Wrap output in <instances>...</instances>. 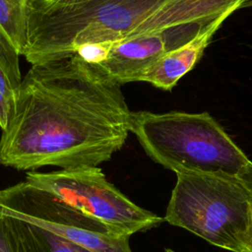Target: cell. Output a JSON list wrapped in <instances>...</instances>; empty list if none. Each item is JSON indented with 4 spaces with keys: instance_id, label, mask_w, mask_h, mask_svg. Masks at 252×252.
Returning <instances> with one entry per match:
<instances>
[{
    "instance_id": "cell-1",
    "label": "cell",
    "mask_w": 252,
    "mask_h": 252,
    "mask_svg": "<svg viewBox=\"0 0 252 252\" xmlns=\"http://www.w3.org/2000/svg\"><path fill=\"white\" fill-rule=\"evenodd\" d=\"M120 87L78 55L32 64L1 134L0 163L72 169L109 160L130 132Z\"/></svg>"
},
{
    "instance_id": "cell-2",
    "label": "cell",
    "mask_w": 252,
    "mask_h": 252,
    "mask_svg": "<svg viewBox=\"0 0 252 252\" xmlns=\"http://www.w3.org/2000/svg\"><path fill=\"white\" fill-rule=\"evenodd\" d=\"M130 132L153 160L175 173L220 177L252 192V161L208 112L131 111Z\"/></svg>"
},
{
    "instance_id": "cell-3",
    "label": "cell",
    "mask_w": 252,
    "mask_h": 252,
    "mask_svg": "<svg viewBox=\"0 0 252 252\" xmlns=\"http://www.w3.org/2000/svg\"><path fill=\"white\" fill-rule=\"evenodd\" d=\"M168 0H32L23 56L32 64L71 57L85 46L115 43Z\"/></svg>"
},
{
    "instance_id": "cell-4",
    "label": "cell",
    "mask_w": 252,
    "mask_h": 252,
    "mask_svg": "<svg viewBox=\"0 0 252 252\" xmlns=\"http://www.w3.org/2000/svg\"><path fill=\"white\" fill-rule=\"evenodd\" d=\"M252 192L236 182L176 173L165 217L210 244L239 252L252 227Z\"/></svg>"
},
{
    "instance_id": "cell-5",
    "label": "cell",
    "mask_w": 252,
    "mask_h": 252,
    "mask_svg": "<svg viewBox=\"0 0 252 252\" xmlns=\"http://www.w3.org/2000/svg\"><path fill=\"white\" fill-rule=\"evenodd\" d=\"M26 181L46 190L113 230L131 236L158 225L164 219L133 203L107 181L98 166L30 171Z\"/></svg>"
},
{
    "instance_id": "cell-6",
    "label": "cell",
    "mask_w": 252,
    "mask_h": 252,
    "mask_svg": "<svg viewBox=\"0 0 252 252\" xmlns=\"http://www.w3.org/2000/svg\"><path fill=\"white\" fill-rule=\"evenodd\" d=\"M0 213L39 225L91 252H132L129 235L26 180L0 189Z\"/></svg>"
},
{
    "instance_id": "cell-7",
    "label": "cell",
    "mask_w": 252,
    "mask_h": 252,
    "mask_svg": "<svg viewBox=\"0 0 252 252\" xmlns=\"http://www.w3.org/2000/svg\"><path fill=\"white\" fill-rule=\"evenodd\" d=\"M207 25H187L124 37L113 43L106 57L94 66L120 86L136 82L166 51L190 40Z\"/></svg>"
},
{
    "instance_id": "cell-8",
    "label": "cell",
    "mask_w": 252,
    "mask_h": 252,
    "mask_svg": "<svg viewBox=\"0 0 252 252\" xmlns=\"http://www.w3.org/2000/svg\"><path fill=\"white\" fill-rule=\"evenodd\" d=\"M234 11L231 9L223 12L210 22L190 40L166 51L146 69L137 78L136 82L150 83L157 88L170 91L196 65L202 57L204 50L209 45L214 33Z\"/></svg>"
},
{
    "instance_id": "cell-9",
    "label": "cell",
    "mask_w": 252,
    "mask_h": 252,
    "mask_svg": "<svg viewBox=\"0 0 252 252\" xmlns=\"http://www.w3.org/2000/svg\"><path fill=\"white\" fill-rule=\"evenodd\" d=\"M7 217L18 252H91L39 225L15 217Z\"/></svg>"
},
{
    "instance_id": "cell-10",
    "label": "cell",
    "mask_w": 252,
    "mask_h": 252,
    "mask_svg": "<svg viewBox=\"0 0 252 252\" xmlns=\"http://www.w3.org/2000/svg\"><path fill=\"white\" fill-rule=\"evenodd\" d=\"M32 0H0V27L23 56L28 42L29 10Z\"/></svg>"
},
{
    "instance_id": "cell-11",
    "label": "cell",
    "mask_w": 252,
    "mask_h": 252,
    "mask_svg": "<svg viewBox=\"0 0 252 252\" xmlns=\"http://www.w3.org/2000/svg\"><path fill=\"white\" fill-rule=\"evenodd\" d=\"M20 54L0 27V90L14 104L22 82Z\"/></svg>"
},
{
    "instance_id": "cell-12",
    "label": "cell",
    "mask_w": 252,
    "mask_h": 252,
    "mask_svg": "<svg viewBox=\"0 0 252 252\" xmlns=\"http://www.w3.org/2000/svg\"><path fill=\"white\" fill-rule=\"evenodd\" d=\"M0 252H18L8 217L0 213Z\"/></svg>"
},
{
    "instance_id": "cell-13",
    "label": "cell",
    "mask_w": 252,
    "mask_h": 252,
    "mask_svg": "<svg viewBox=\"0 0 252 252\" xmlns=\"http://www.w3.org/2000/svg\"><path fill=\"white\" fill-rule=\"evenodd\" d=\"M14 104L0 90V128L5 130L12 116Z\"/></svg>"
},
{
    "instance_id": "cell-14",
    "label": "cell",
    "mask_w": 252,
    "mask_h": 252,
    "mask_svg": "<svg viewBox=\"0 0 252 252\" xmlns=\"http://www.w3.org/2000/svg\"><path fill=\"white\" fill-rule=\"evenodd\" d=\"M252 211V209H251ZM239 252H252V227H251V231L249 236L247 237V239L244 241V243L241 246V249Z\"/></svg>"
},
{
    "instance_id": "cell-15",
    "label": "cell",
    "mask_w": 252,
    "mask_h": 252,
    "mask_svg": "<svg viewBox=\"0 0 252 252\" xmlns=\"http://www.w3.org/2000/svg\"><path fill=\"white\" fill-rule=\"evenodd\" d=\"M247 7H252V0H243L241 5H240V9L241 8H247Z\"/></svg>"
},
{
    "instance_id": "cell-16",
    "label": "cell",
    "mask_w": 252,
    "mask_h": 252,
    "mask_svg": "<svg viewBox=\"0 0 252 252\" xmlns=\"http://www.w3.org/2000/svg\"><path fill=\"white\" fill-rule=\"evenodd\" d=\"M56 2H67V3H71V2H78V1H82V0H53Z\"/></svg>"
},
{
    "instance_id": "cell-17",
    "label": "cell",
    "mask_w": 252,
    "mask_h": 252,
    "mask_svg": "<svg viewBox=\"0 0 252 252\" xmlns=\"http://www.w3.org/2000/svg\"><path fill=\"white\" fill-rule=\"evenodd\" d=\"M164 252H176V251H174V250H172V249H170V248H166V249L164 250Z\"/></svg>"
}]
</instances>
